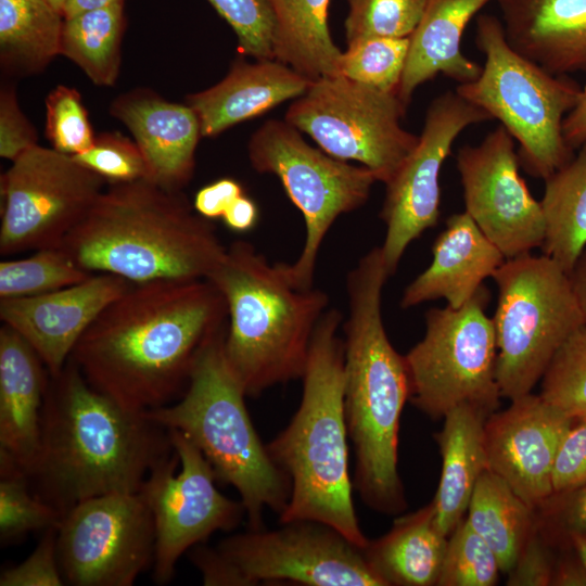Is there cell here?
<instances>
[{"label":"cell","instance_id":"681fc988","mask_svg":"<svg viewBox=\"0 0 586 586\" xmlns=\"http://www.w3.org/2000/svg\"><path fill=\"white\" fill-rule=\"evenodd\" d=\"M225 225L232 231L246 232L255 227L258 220V208L255 202L245 194L239 196L222 216Z\"/></svg>","mask_w":586,"mask_h":586},{"label":"cell","instance_id":"cb8c5ba5","mask_svg":"<svg viewBox=\"0 0 586 586\" xmlns=\"http://www.w3.org/2000/svg\"><path fill=\"white\" fill-rule=\"evenodd\" d=\"M508 43L547 72L586 73V0H496Z\"/></svg>","mask_w":586,"mask_h":586},{"label":"cell","instance_id":"db71d44e","mask_svg":"<svg viewBox=\"0 0 586 586\" xmlns=\"http://www.w3.org/2000/svg\"><path fill=\"white\" fill-rule=\"evenodd\" d=\"M126 0H67L63 16L72 17L86 11L105 8L109 5L125 3Z\"/></svg>","mask_w":586,"mask_h":586},{"label":"cell","instance_id":"ab89813d","mask_svg":"<svg viewBox=\"0 0 586 586\" xmlns=\"http://www.w3.org/2000/svg\"><path fill=\"white\" fill-rule=\"evenodd\" d=\"M46 136L54 150L72 156L91 148L95 135L77 89L59 85L49 92Z\"/></svg>","mask_w":586,"mask_h":586},{"label":"cell","instance_id":"1f68e13d","mask_svg":"<svg viewBox=\"0 0 586 586\" xmlns=\"http://www.w3.org/2000/svg\"><path fill=\"white\" fill-rule=\"evenodd\" d=\"M466 519L495 552L505 574L514 565L536 525L535 510L488 469L476 482Z\"/></svg>","mask_w":586,"mask_h":586},{"label":"cell","instance_id":"bcb514c9","mask_svg":"<svg viewBox=\"0 0 586 586\" xmlns=\"http://www.w3.org/2000/svg\"><path fill=\"white\" fill-rule=\"evenodd\" d=\"M586 483V418L575 419L563 436L552 470V494Z\"/></svg>","mask_w":586,"mask_h":586},{"label":"cell","instance_id":"c3c4849f","mask_svg":"<svg viewBox=\"0 0 586 586\" xmlns=\"http://www.w3.org/2000/svg\"><path fill=\"white\" fill-rule=\"evenodd\" d=\"M243 194V188L239 181L232 178H220L195 193L193 207L206 219L222 218L232 202Z\"/></svg>","mask_w":586,"mask_h":586},{"label":"cell","instance_id":"e575fe53","mask_svg":"<svg viewBox=\"0 0 586 586\" xmlns=\"http://www.w3.org/2000/svg\"><path fill=\"white\" fill-rule=\"evenodd\" d=\"M62 514L30 489L26 473L0 459V540H20L28 533L58 528Z\"/></svg>","mask_w":586,"mask_h":586},{"label":"cell","instance_id":"11a10c76","mask_svg":"<svg viewBox=\"0 0 586 586\" xmlns=\"http://www.w3.org/2000/svg\"><path fill=\"white\" fill-rule=\"evenodd\" d=\"M570 547L578 556L586 569V536H575L570 542Z\"/></svg>","mask_w":586,"mask_h":586},{"label":"cell","instance_id":"603a6c76","mask_svg":"<svg viewBox=\"0 0 586 586\" xmlns=\"http://www.w3.org/2000/svg\"><path fill=\"white\" fill-rule=\"evenodd\" d=\"M432 262L405 289L403 308L445 298L459 308L506 260L467 212L451 215L432 246Z\"/></svg>","mask_w":586,"mask_h":586},{"label":"cell","instance_id":"5bb4252c","mask_svg":"<svg viewBox=\"0 0 586 586\" xmlns=\"http://www.w3.org/2000/svg\"><path fill=\"white\" fill-rule=\"evenodd\" d=\"M107 183L72 155L39 144L1 175L0 253L61 247Z\"/></svg>","mask_w":586,"mask_h":586},{"label":"cell","instance_id":"60d3db41","mask_svg":"<svg viewBox=\"0 0 586 586\" xmlns=\"http://www.w3.org/2000/svg\"><path fill=\"white\" fill-rule=\"evenodd\" d=\"M73 157L109 184L149 179V168L139 146L120 132L95 136L91 148Z\"/></svg>","mask_w":586,"mask_h":586},{"label":"cell","instance_id":"816d5d0a","mask_svg":"<svg viewBox=\"0 0 586 586\" xmlns=\"http://www.w3.org/2000/svg\"><path fill=\"white\" fill-rule=\"evenodd\" d=\"M551 585L586 586V569L574 551V557L562 558L556 562Z\"/></svg>","mask_w":586,"mask_h":586},{"label":"cell","instance_id":"8992f818","mask_svg":"<svg viewBox=\"0 0 586 586\" xmlns=\"http://www.w3.org/2000/svg\"><path fill=\"white\" fill-rule=\"evenodd\" d=\"M206 279L226 301L224 354L246 396L302 379L328 294L295 288L282 263L270 264L243 240L226 249Z\"/></svg>","mask_w":586,"mask_h":586},{"label":"cell","instance_id":"f35d334b","mask_svg":"<svg viewBox=\"0 0 586 586\" xmlns=\"http://www.w3.org/2000/svg\"><path fill=\"white\" fill-rule=\"evenodd\" d=\"M344 28L347 43L370 37L408 38L428 0H347Z\"/></svg>","mask_w":586,"mask_h":586},{"label":"cell","instance_id":"9c48e42d","mask_svg":"<svg viewBox=\"0 0 586 586\" xmlns=\"http://www.w3.org/2000/svg\"><path fill=\"white\" fill-rule=\"evenodd\" d=\"M497 381L510 400L532 392L564 341L585 324L569 273L547 255L506 259L493 275Z\"/></svg>","mask_w":586,"mask_h":586},{"label":"cell","instance_id":"8d00e7d4","mask_svg":"<svg viewBox=\"0 0 586 586\" xmlns=\"http://www.w3.org/2000/svg\"><path fill=\"white\" fill-rule=\"evenodd\" d=\"M540 382L546 402L574 419L586 418V324L559 347Z\"/></svg>","mask_w":586,"mask_h":586},{"label":"cell","instance_id":"f5cc1de1","mask_svg":"<svg viewBox=\"0 0 586 586\" xmlns=\"http://www.w3.org/2000/svg\"><path fill=\"white\" fill-rule=\"evenodd\" d=\"M569 277L586 324V246L579 254Z\"/></svg>","mask_w":586,"mask_h":586},{"label":"cell","instance_id":"ba28073f","mask_svg":"<svg viewBox=\"0 0 586 586\" xmlns=\"http://www.w3.org/2000/svg\"><path fill=\"white\" fill-rule=\"evenodd\" d=\"M475 29L484 66L477 78L458 84L455 91L498 119L520 145V164L533 177L546 180L574 156L562 125L582 88L566 75H553L517 52L496 16L480 14Z\"/></svg>","mask_w":586,"mask_h":586},{"label":"cell","instance_id":"d6a6232c","mask_svg":"<svg viewBox=\"0 0 586 586\" xmlns=\"http://www.w3.org/2000/svg\"><path fill=\"white\" fill-rule=\"evenodd\" d=\"M124 8L125 3H117L64 18L61 55L97 86H114L119 76Z\"/></svg>","mask_w":586,"mask_h":586},{"label":"cell","instance_id":"d6986e66","mask_svg":"<svg viewBox=\"0 0 586 586\" xmlns=\"http://www.w3.org/2000/svg\"><path fill=\"white\" fill-rule=\"evenodd\" d=\"M574 420L532 392L512 399L484 423L488 470L536 511L553 493L556 456Z\"/></svg>","mask_w":586,"mask_h":586},{"label":"cell","instance_id":"52a82bcc","mask_svg":"<svg viewBox=\"0 0 586 586\" xmlns=\"http://www.w3.org/2000/svg\"><path fill=\"white\" fill-rule=\"evenodd\" d=\"M226 328L199 354L179 399L145 413L198 446L217 480L237 489L250 528L257 530L265 510L283 512L291 483L260 441L246 409L247 396L227 365Z\"/></svg>","mask_w":586,"mask_h":586},{"label":"cell","instance_id":"f546056e","mask_svg":"<svg viewBox=\"0 0 586 586\" xmlns=\"http://www.w3.org/2000/svg\"><path fill=\"white\" fill-rule=\"evenodd\" d=\"M64 16L47 0H0V61L7 72L31 75L61 55Z\"/></svg>","mask_w":586,"mask_h":586},{"label":"cell","instance_id":"7402d4cb","mask_svg":"<svg viewBox=\"0 0 586 586\" xmlns=\"http://www.w3.org/2000/svg\"><path fill=\"white\" fill-rule=\"evenodd\" d=\"M50 381L36 351L13 329H0V459L25 473L38 455Z\"/></svg>","mask_w":586,"mask_h":586},{"label":"cell","instance_id":"7c38bea8","mask_svg":"<svg viewBox=\"0 0 586 586\" xmlns=\"http://www.w3.org/2000/svg\"><path fill=\"white\" fill-rule=\"evenodd\" d=\"M247 154L256 171L279 178L304 217L303 250L294 263L282 266L295 288L310 289L329 229L339 216L362 206L378 180L367 167L352 165L311 146L285 120L264 123L250 138Z\"/></svg>","mask_w":586,"mask_h":586},{"label":"cell","instance_id":"5b68a950","mask_svg":"<svg viewBox=\"0 0 586 586\" xmlns=\"http://www.w3.org/2000/svg\"><path fill=\"white\" fill-rule=\"evenodd\" d=\"M341 322L342 315L334 308L319 320L302 377L300 406L267 448L291 483L279 522H322L364 548L369 539L356 515L348 470Z\"/></svg>","mask_w":586,"mask_h":586},{"label":"cell","instance_id":"f907efd6","mask_svg":"<svg viewBox=\"0 0 586 586\" xmlns=\"http://www.w3.org/2000/svg\"><path fill=\"white\" fill-rule=\"evenodd\" d=\"M562 131L565 142L573 150L586 141V86L582 88L574 109L564 117Z\"/></svg>","mask_w":586,"mask_h":586},{"label":"cell","instance_id":"ffe728a7","mask_svg":"<svg viewBox=\"0 0 586 586\" xmlns=\"http://www.w3.org/2000/svg\"><path fill=\"white\" fill-rule=\"evenodd\" d=\"M132 283L111 273L41 295L0 300V319L40 356L50 375L59 374L81 335Z\"/></svg>","mask_w":586,"mask_h":586},{"label":"cell","instance_id":"8fae6325","mask_svg":"<svg viewBox=\"0 0 586 586\" xmlns=\"http://www.w3.org/2000/svg\"><path fill=\"white\" fill-rule=\"evenodd\" d=\"M489 300L483 284L459 308H430L422 340L404 355L409 400L433 420L460 405L487 415L498 409L496 333L486 315Z\"/></svg>","mask_w":586,"mask_h":586},{"label":"cell","instance_id":"4316f807","mask_svg":"<svg viewBox=\"0 0 586 586\" xmlns=\"http://www.w3.org/2000/svg\"><path fill=\"white\" fill-rule=\"evenodd\" d=\"M489 415L460 405L447 412L434 434L442 458L436 494L431 501L438 530L449 536L463 519L481 474L487 470L484 423Z\"/></svg>","mask_w":586,"mask_h":586},{"label":"cell","instance_id":"6da1fadb","mask_svg":"<svg viewBox=\"0 0 586 586\" xmlns=\"http://www.w3.org/2000/svg\"><path fill=\"white\" fill-rule=\"evenodd\" d=\"M228 310L207 279L131 284L81 335L69 357L87 382L123 408L144 412L179 398Z\"/></svg>","mask_w":586,"mask_h":586},{"label":"cell","instance_id":"44dd1931","mask_svg":"<svg viewBox=\"0 0 586 586\" xmlns=\"http://www.w3.org/2000/svg\"><path fill=\"white\" fill-rule=\"evenodd\" d=\"M110 114L131 132L142 152L149 180L181 191L193 177L201 135L196 113L151 89L136 88L115 98Z\"/></svg>","mask_w":586,"mask_h":586},{"label":"cell","instance_id":"30bf717a","mask_svg":"<svg viewBox=\"0 0 586 586\" xmlns=\"http://www.w3.org/2000/svg\"><path fill=\"white\" fill-rule=\"evenodd\" d=\"M233 534L207 547L198 568L206 586L290 582L307 586H385L362 548L318 521Z\"/></svg>","mask_w":586,"mask_h":586},{"label":"cell","instance_id":"ee69618b","mask_svg":"<svg viewBox=\"0 0 586 586\" xmlns=\"http://www.w3.org/2000/svg\"><path fill=\"white\" fill-rule=\"evenodd\" d=\"M65 585L56 550V528L44 531L35 550L20 564L3 570L0 586Z\"/></svg>","mask_w":586,"mask_h":586},{"label":"cell","instance_id":"484cf974","mask_svg":"<svg viewBox=\"0 0 586 586\" xmlns=\"http://www.w3.org/2000/svg\"><path fill=\"white\" fill-rule=\"evenodd\" d=\"M493 0H428L409 36L407 59L397 95L407 106L416 89L438 74L470 82L482 66L461 51L463 31L473 16Z\"/></svg>","mask_w":586,"mask_h":586},{"label":"cell","instance_id":"2e32d148","mask_svg":"<svg viewBox=\"0 0 586 586\" xmlns=\"http://www.w3.org/2000/svg\"><path fill=\"white\" fill-rule=\"evenodd\" d=\"M175 453L155 466L139 491L154 520L156 543L153 579L164 585L179 558L217 531L235 528L245 508L221 494L217 476L198 446L168 429Z\"/></svg>","mask_w":586,"mask_h":586},{"label":"cell","instance_id":"9a60e30c","mask_svg":"<svg viewBox=\"0 0 586 586\" xmlns=\"http://www.w3.org/2000/svg\"><path fill=\"white\" fill-rule=\"evenodd\" d=\"M156 534L140 492L79 501L61 519L56 550L65 584L130 586L154 563Z\"/></svg>","mask_w":586,"mask_h":586},{"label":"cell","instance_id":"e0dca14e","mask_svg":"<svg viewBox=\"0 0 586 586\" xmlns=\"http://www.w3.org/2000/svg\"><path fill=\"white\" fill-rule=\"evenodd\" d=\"M491 119L487 112L456 91L431 101L417 145L385 183L380 217L386 231L380 247L390 276L408 245L437 224L440 175L455 140L468 127Z\"/></svg>","mask_w":586,"mask_h":586},{"label":"cell","instance_id":"9f6ffc18","mask_svg":"<svg viewBox=\"0 0 586 586\" xmlns=\"http://www.w3.org/2000/svg\"><path fill=\"white\" fill-rule=\"evenodd\" d=\"M62 15L67 0H47Z\"/></svg>","mask_w":586,"mask_h":586},{"label":"cell","instance_id":"f1b7e54d","mask_svg":"<svg viewBox=\"0 0 586 586\" xmlns=\"http://www.w3.org/2000/svg\"><path fill=\"white\" fill-rule=\"evenodd\" d=\"M272 16V56L315 81L341 75L343 52L329 28L330 0H269Z\"/></svg>","mask_w":586,"mask_h":586},{"label":"cell","instance_id":"f6af8a7d","mask_svg":"<svg viewBox=\"0 0 586 586\" xmlns=\"http://www.w3.org/2000/svg\"><path fill=\"white\" fill-rule=\"evenodd\" d=\"M38 144L37 132L21 110L15 89L0 90V156L11 162Z\"/></svg>","mask_w":586,"mask_h":586},{"label":"cell","instance_id":"277c9868","mask_svg":"<svg viewBox=\"0 0 586 586\" xmlns=\"http://www.w3.org/2000/svg\"><path fill=\"white\" fill-rule=\"evenodd\" d=\"M61 247L84 270L132 284L206 279L227 249L182 191L149 179L109 184Z\"/></svg>","mask_w":586,"mask_h":586},{"label":"cell","instance_id":"83f0119b","mask_svg":"<svg viewBox=\"0 0 586 586\" xmlns=\"http://www.w3.org/2000/svg\"><path fill=\"white\" fill-rule=\"evenodd\" d=\"M448 537L436 526L432 502L396 519L383 536L369 540L364 556L385 586L437 584Z\"/></svg>","mask_w":586,"mask_h":586},{"label":"cell","instance_id":"3957f363","mask_svg":"<svg viewBox=\"0 0 586 586\" xmlns=\"http://www.w3.org/2000/svg\"><path fill=\"white\" fill-rule=\"evenodd\" d=\"M388 277L379 246L346 278L344 412L356 459L354 488L372 510L395 514L407 507L398 435L410 383L405 357L393 347L383 323L382 290Z\"/></svg>","mask_w":586,"mask_h":586},{"label":"cell","instance_id":"d590c367","mask_svg":"<svg viewBox=\"0 0 586 586\" xmlns=\"http://www.w3.org/2000/svg\"><path fill=\"white\" fill-rule=\"evenodd\" d=\"M409 48L408 38L370 37L347 43L340 74L356 82L397 93Z\"/></svg>","mask_w":586,"mask_h":586},{"label":"cell","instance_id":"7a4b0ae2","mask_svg":"<svg viewBox=\"0 0 586 586\" xmlns=\"http://www.w3.org/2000/svg\"><path fill=\"white\" fill-rule=\"evenodd\" d=\"M175 453L168 429L92 387L72 359L50 375L31 492L64 515L81 500L137 493Z\"/></svg>","mask_w":586,"mask_h":586},{"label":"cell","instance_id":"4dcf8cb0","mask_svg":"<svg viewBox=\"0 0 586 586\" xmlns=\"http://www.w3.org/2000/svg\"><path fill=\"white\" fill-rule=\"evenodd\" d=\"M578 149L545 180L540 200L546 219L542 249L568 273L586 246V141Z\"/></svg>","mask_w":586,"mask_h":586},{"label":"cell","instance_id":"836d02e7","mask_svg":"<svg viewBox=\"0 0 586 586\" xmlns=\"http://www.w3.org/2000/svg\"><path fill=\"white\" fill-rule=\"evenodd\" d=\"M91 275L62 247L37 250L26 258L0 263V298L41 295L79 283Z\"/></svg>","mask_w":586,"mask_h":586},{"label":"cell","instance_id":"7dc6e473","mask_svg":"<svg viewBox=\"0 0 586 586\" xmlns=\"http://www.w3.org/2000/svg\"><path fill=\"white\" fill-rule=\"evenodd\" d=\"M550 546L535 525L514 565L507 574L506 584L509 586L551 585L556 561Z\"/></svg>","mask_w":586,"mask_h":586},{"label":"cell","instance_id":"d4e9b609","mask_svg":"<svg viewBox=\"0 0 586 586\" xmlns=\"http://www.w3.org/2000/svg\"><path fill=\"white\" fill-rule=\"evenodd\" d=\"M310 84L275 59L251 63L238 58L222 80L188 94L186 103L199 117L202 137L213 138L286 100L301 97Z\"/></svg>","mask_w":586,"mask_h":586},{"label":"cell","instance_id":"74e56055","mask_svg":"<svg viewBox=\"0 0 586 586\" xmlns=\"http://www.w3.org/2000/svg\"><path fill=\"white\" fill-rule=\"evenodd\" d=\"M500 565L487 543L462 519L450 533L437 586H493Z\"/></svg>","mask_w":586,"mask_h":586},{"label":"cell","instance_id":"b9f144b4","mask_svg":"<svg viewBox=\"0 0 586 586\" xmlns=\"http://www.w3.org/2000/svg\"><path fill=\"white\" fill-rule=\"evenodd\" d=\"M229 24L239 51L256 60H271L273 16L269 0H207Z\"/></svg>","mask_w":586,"mask_h":586},{"label":"cell","instance_id":"ac0fdd59","mask_svg":"<svg viewBox=\"0 0 586 586\" xmlns=\"http://www.w3.org/2000/svg\"><path fill=\"white\" fill-rule=\"evenodd\" d=\"M499 125L476 145H463L456 166L466 211L506 259L543 246L546 219L540 201L519 173L515 143Z\"/></svg>","mask_w":586,"mask_h":586},{"label":"cell","instance_id":"7bdbcfd3","mask_svg":"<svg viewBox=\"0 0 586 586\" xmlns=\"http://www.w3.org/2000/svg\"><path fill=\"white\" fill-rule=\"evenodd\" d=\"M538 531L550 545L570 547L575 536H586V483L552 494L536 511Z\"/></svg>","mask_w":586,"mask_h":586},{"label":"cell","instance_id":"4fadbf2b","mask_svg":"<svg viewBox=\"0 0 586 586\" xmlns=\"http://www.w3.org/2000/svg\"><path fill=\"white\" fill-rule=\"evenodd\" d=\"M406 107L395 92L336 75L311 81L284 120L329 155L360 163L385 184L419 140L402 126Z\"/></svg>","mask_w":586,"mask_h":586}]
</instances>
